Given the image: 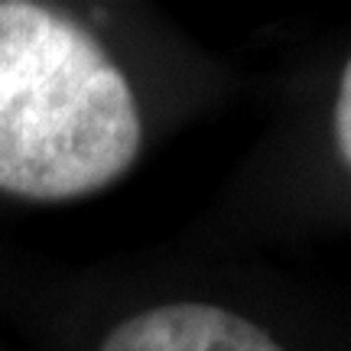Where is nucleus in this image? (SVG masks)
I'll return each mask as SVG.
<instances>
[{
	"label": "nucleus",
	"instance_id": "nucleus-1",
	"mask_svg": "<svg viewBox=\"0 0 351 351\" xmlns=\"http://www.w3.org/2000/svg\"><path fill=\"white\" fill-rule=\"evenodd\" d=\"M140 137L134 91L98 39L49 7L0 0V192H98L130 169Z\"/></svg>",
	"mask_w": 351,
	"mask_h": 351
},
{
	"label": "nucleus",
	"instance_id": "nucleus-2",
	"mask_svg": "<svg viewBox=\"0 0 351 351\" xmlns=\"http://www.w3.org/2000/svg\"><path fill=\"white\" fill-rule=\"evenodd\" d=\"M98 351H283L261 326L208 302H169L130 315Z\"/></svg>",
	"mask_w": 351,
	"mask_h": 351
},
{
	"label": "nucleus",
	"instance_id": "nucleus-3",
	"mask_svg": "<svg viewBox=\"0 0 351 351\" xmlns=\"http://www.w3.org/2000/svg\"><path fill=\"white\" fill-rule=\"evenodd\" d=\"M335 137H339L341 156L351 163V59L341 72L339 101H335Z\"/></svg>",
	"mask_w": 351,
	"mask_h": 351
}]
</instances>
